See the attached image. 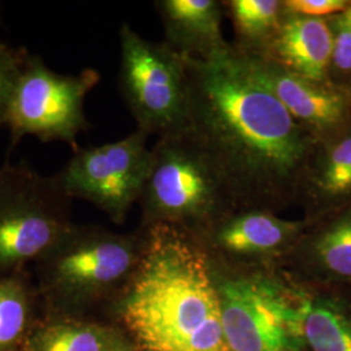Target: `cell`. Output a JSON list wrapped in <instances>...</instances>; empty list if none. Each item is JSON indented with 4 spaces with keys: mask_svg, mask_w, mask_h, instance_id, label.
Here are the masks:
<instances>
[{
    "mask_svg": "<svg viewBox=\"0 0 351 351\" xmlns=\"http://www.w3.org/2000/svg\"><path fill=\"white\" fill-rule=\"evenodd\" d=\"M189 132L213 156L237 208L277 213L298 202L315 139L256 81L233 49L186 59Z\"/></svg>",
    "mask_w": 351,
    "mask_h": 351,
    "instance_id": "1",
    "label": "cell"
},
{
    "mask_svg": "<svg viewBox=\"0 0 351 351\" xmlns=\"http://www.w3.org/2000/svg\"><path fill=\"white\" fill-rule=\"evenodd\" d=\"M120 311L146 351H230L213 263L197 239L175 226L145 228Z\"/></svg>",
    "mask_w": 351,
    "mask_h": 351,
    "instance_id": "2",
    "label": "cell"
},
{
    "mask_svg": "<svg viewBox=\"0 0 351 351\" xmlns=\"http://www.w3.org/2000/svg\"><path fill=\"white\" fill-rule=\"evenodd\" d=\"M143 228L175 226L193 237L237 208L213 156L188 129L158 139L138 201Z\"/></svg>",
    "mask_w": 351,
    "mask_h": 351,
    "instance_id": "3",
    "label": "cell"
},
{
    "mask_svg": "<svg viewBox=\"0 0 351 351\" xmlns=\"http://www.w3.org/2000/svg\"><path fill=\"white\" fill-rule=\"evenodd\" d=\"M213 268L230 351H290L298 343L303 315L301 282L288 281L274 269L234 274Z\"/></svg>",
    "mask_w": 351,
    "mask_h": 351,
    "instance_id": "4",
    "label": "cell"
},
{
    "mask_svg": "<svg viewBox=\"0 0 351 351\" xmlns=\"http://www.w3.org/2000/svg\"><path fill=\"white\" fill-rule=\"evenodd\" d=\"M120 50L119 85L137 130L158 138L184 132L190 101L185 58L126 23L120 27Z\"/></svg>",
    "mask_w": 351,
    "mask_h": 351,
    "instance_id": "5",
    "label": "cell"
},
{
    "mask_svg": "<svg viewBox=\"0 0 351 351\" xmlns=\"http://www.w3.org/2000/svg\"><path fill=\"white\" fill-rule=\"evenodd\" d=\"M71 201L55 176L26 165L0 168V278L50 250L72 226Z\"/></svg>",
    "mask_w": 351,
    "mask_h": 351,
    "instance_id": "6",
    "label": "cell"
},
{
    "mask_svg": "<svg viewBox=\"0 0 351 351\" xmlns=\"http://www.w3.org/2000/svg\"><path fill=\"white\" fill-rule=\"evenodd\" d=\"M145 246L141 236H119L94 226H71L42 255L43 288L56 300L82 302L124 285Z\"/></svg>",
    "mask_w": 351,
    "mask_h": 351,
    "instance_id": "7",
    "label": "cell"
},
{
    "mask_svg": "<svg viewBox=\"0 0 351 351\" xmlns=\"http://www.w3.org/2000/svg\"><path fill=\"white\" fill-rule=\"evenodd\" d=\"M98 82L99 75L94 69L59 75L42 58L27 55L5 121L13 145L34 136L75 146L77 136L88 129L85 99Z\"/></svg>",
    "mask_w": 351,
    "mask_h": 351,
    "instance_id": "8",
    "label": "cell"
},
{
    "mask_svg": "<svg viewBox=\"0 0 351 351\" xmlns=\"http://www.w3.org/2000/svg\"><path fill=\"white\" fill-rule=\"evenodd\" d=\"M147 137L136 130L120 141L78 150L56 181L69 199L90 202L114 223H123L149 175Z\"/></svg>",
    "mask_w": 351,
    "mask_h": 351,
    "instance_id": "9",
    "label": "cell"
},
{
    "mask_svg": "<svg viewBox=\"0 0 351 351\" xmlns=\"http://www.w3.org/2000/svg\"><path fill=\"white\" fill-rule=\"evenodd\" d=\"M307 220H285L267 210L234 208L215 220L194 239L211 263L226 268L230 263L250 264L249 272L272 269L268 263L285 258L294 247ZM226 271V269H224Z\"/></svg>",
    "mask_w": 351,
    "mask_h": 351,
    "instance_id": "10",
    "label": "cell"
},
{
    "mask_svg": "<svg viewBox=\"0 0 351 351\" xmlns=\"http://www.w3.org/2000/svg\"><path fill=\"white\" fill-rule=\"evenodd\" d=\"M237 55L251 75L276 97L297 124L315 141L332 137L350 125L349 90L293 75L263 58L245 56L239 52Z\"/></svg>",
    "mask_w": 351,
    "mask_h": 351,
    "instance_id": "11",
    "label": "cell"
},
{
    "mask_svg": "<svg viewBox=\"0 0 351 351\" xmlns=\"http://www.w3.org/2000/svg\"><path fill=\"white\" fill-rule=\"evenodd\" d=\"M351 203V124L315 141L302 175L297 206L315 220Z\"/></svg>",
    "mask_w": 351,
    "mask_h": 351,
    "instance_id": "12",
    "label": "cell"
},
{
    "mask_svg": "<svg viewBox=\"0 0 351 351\" xmlns=\"http://www.w3.org/2000/svg\"><path fill=\"white\" fill-rule=\"evenodd\" d=\"M285 258L319 282L351 284V203L307 220Z\"/></svg>",
    "mask_w": 351,
    "mask_h": 351,
    "instance_id": "13",
    "label": "cell"
},
{
    "mask_svg": "<svg viewBox=\"0 0 351 351\" xmlns=\"http://www.w3.org/2000/svg\"><path fill=\"white\" fill-rule=\"evenodd\" d=\"M165 43L186 59L211 62L232 50L221 32L224 7L217 0H158Z\"/></svg>",
    "mask_w": 351,
    "mask_h": 351,
    "instance_id": "14",
    "label": "cell"
},
{
    "mask_svg": "<svg viewBox=\"0 0 351 351\" xmlns=\"http://www.w3.org/2000/svg\"><path fill=\"white\" fill-rule=\"evenodd\" d=\"M332 34L326 19L287 13L262 56L293 75L317 82L328 81Z\"/></svg>",
    "mask_w": 351,
    "mask_h": 351,
    "instance_id": "15",
    "label": "cell"
},
{
    "mask_svg": "<svg viewBox=\"0 0 351 351\" xmlns=\"http://www.w3.org/2000/svg\"><path fill=\"white\" fill-rule=\"evenodd\" d=\"M303 285L302 339L310 351H351V308L339 295Z\"/></svg>",
    "mask_w": 351,
    "mask_h": 351,
    "instance_id": "16",
    "label": "cell"
},
{
    "mask_svg": "<svg viewBox=\"0 0 351 351\" xmlns=\"http://www.w3.org/2000/svg\"><path fill=\"white\" fill-rule=\"evenodd\" d=\"M221 3L234 29L233 49L245 56H264L287 13L285 0H226Z\"/></svg>",
    "mask_w": 351,
    "mask_h": 351,
    "instance_id": "17",
    "label": "cell"
},
{
    "mask_svg": "<svg viewBox=\"0 0 351 351\" xmlns=\"http://www.w3.org/2000/svg\"><path fill=\"white\" fill-rule=\"evenodd\" d=\"M27 314V291L19 277L0 278V349L21 336Z\"/></svg>",
    "mask_w": 351,
    "mask_h": 351,
    "instance_id": "18",
    "label": "cell"
},
{
    "mask_svg": "<svg viewBox=\"0 0 351 351\" xmlns=\"http://www.w3.org/2000/svg\"><path fill=\"white\" fill-rule=\"evenodd\" d=\"M107 339L99 329L80 324L49 328L33 351H107Z\"/></svg>",
    "mask_w": 351,
    "mask_h": 351,
    "instance_id": "19",
    "label": "cell"
},
{
    "mask_svg": "<svg viewBox=\"0 0 351 351\" xmlns=\"http://www.w3.org/2000/svg\"><path fill=\"white\" fill-rule=\"evenodd\" d=\"M332 34V52L328 81L351 91V3L335 16L326 19Z\"/></svg>",
    "mask_w": 351,
    "mask_h": 351,
    "instance_id": "20",
    "label": "cell"
},
{
    "mask_svg": "<svg viewBox=\"0 0 351 351\" xmlns=\"http://www.w3.org/2000/svg\"><path fill=\"white\" fill-rule=\"evenodd\" d=\"M25 50L13 49L0 42V126L7 121V113L12 101L14 88L23 72L26 58Z\"/></svg>",
    "mask_w": 351,
    "mask_h": 351,
    "instance_id": "21",
    "label": "cell"
},
{
    "mask_svg": "<svg viewBox=\"0 0 351 351\" xmlns=\"http://www.w3.org/2000/svg\"><path fill=\"white\" fill-rule=\"evenodd\" d=\"M351 0H285L287 10L308 17L328 19L345 11Z\"/></svg>",
    "mask_w": 351,
    "mask_h": 351,
    "instance_id": "22",
    "label": "cell"
},
{
    "mask_svg": "<svg viewBox=\"0 0 351 351\" xmlns=\"http://www.w3.org/2000/svg\"><path fill=\"white\" fill-rule=\"evenodd\" d=\"M107 351H129L126 349L125 346H123V345H114V346H111V348H108V350Z\"/></svg>",
    "mask_w": 351,
    "mask_h": 351,
    "instance_id": "23",
    "label": "cell"
}]
</instances>
